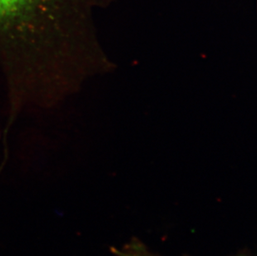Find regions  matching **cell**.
<instances>
[{"label":"cell","mask_w":257,"mask_h":256,"mask_svg":"<svg viewBox=\"0 0 257 256\" xmlns=\"http://www.w3.org/2000/svg\"><path fill=\"white\" fill-rule=\"evenodd\" d=\"M114 253L117 256H158L148 251L145 247L138 242H134L122 249H116Z\"/></svg>","instance_id":"7a4b0ae2"},{"label":"cell","mask_w":257,"mask_h":256,"mask_svg":"<svg viewBox=\"0 0 257 256\" xmlns=\"http://www.w3.org/2000/svg\"><path fill=\"white\" fill-rule=\"evenodd\" d=\"M80 0H0V65L14 102L49 101L61 87L62 42Z\"/></svg>","instance_id":"6da1fadb"}]
</instances>
